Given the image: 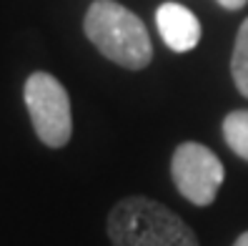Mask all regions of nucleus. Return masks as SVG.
Returning <instances> with one entry per match:
<instances>
[{
    "instance_id": "obj_7",
    "label": "nucleus",
    "mask_w": 248,
    "mask_h": 246,
    "mask_svg": "<svg viewBox=\"0 0 248 246\" xmlns=\"http://www.w3.org/2000/svg\"><path fill=\"white\" fill-rule=\"evenodd\" d=\"M231 73H233V81H236V88L248 98V18L238 28L233 58H231Z\"/></svg>"
},
{
    "instance_id": "obj_4",
    "label": "nucleus",
    "mask_w": 248,
    "mask_h": 246,
    "mask_svg": "<svg viewBox=\"0 0 248 246\" xmlns=\"http://www.w3.org/2000/svg\"><path fill=\"white\" fill-rule=\"evenodd\" d=\"M170 173L173 183L183 194V198H188L196 206L213 204V198L226 179L223 164L218 161V156L211 148L193 141L181 143L176 148L170 161Z\"/></svg>"
},
{
    "instance_id": "obj_8",
    "label": "nucleus",
    "mask_w": 248,
    "mask_h": 246,
    "mask_svg": "<svg viewBox=\"0 0 248 246\" xmlns=\"http://www.w3.org/2000/svg\"><path fill=\"white\" fill-rule=\"evenodd\" d=\"M218 3H221L226 10H238V8H243L248 0H218Z\"/></svg>"
},
{
    "instance_id": "obj_2",
    "label": "nucleus",
    "mask_w": 248,
    "mask_h": 246,
    "mask_svg": "<svg viewBox=\"0 0 248 246\" xmlns=\"http://www.w3.org/2000/svg\"><path fill=\"white\" fill-rule=\"evenodd\" d=\"M85 35L108 61L128 70H143L153 58V46L143 20L113 0H95L85 13Z\"/></svg>"
},
{
    "instance_id": "obj_3",
    "label": "nucleus",
    "mask_w": 248,
    "mask_h": 246,
    "mask_svg": "<svg viewBox=\"0 0 248 246\" xmlns=\"http://www.w3.org/2000/svg\"><path fill=\"white\" fill-rule=\"evenodd\" d=\"M25 106L38 138L50 148H63L73 133L70 98L63 83L50 73H33L25 81Z\"/></svg>"
},
{
    "instance_id": "obj_6",
    "label": "nucleus",
    "mask_w": 248,
    "mask_h": 246,
    "mask_svg": "<svg viewBox=\"0 0 248 246\" xmlns=\"http://www.w3.org/2000/svg\"><path fill=\"white\" fill-rule=\"evenodd\" d=\"M223 138L233 153L248 161V111H233L226 115Z\"/></svg>"
},
{
    "instance_id": "obj_1",
    "label": "nucleus",
    "mask_w": 248,
    "mask_h": 246,
    "mask_svg": "<svg viewBox=\"0 0 248 246\" xmlns=\"http://www.w3.org/2000/svg\"><path fill=\"white\" fill-rule=\"evenodd\" d=\"M113 246H201L178 213L145 196H128L108 216Z\"/></svg>"
},
{
    "instance_id": "obj_9",
    "label": "nucleus",
    "mask_w": 248,
    "mask_h": 246,
    "mask_svg": "<svg viewBox=\"0 0 248 246\" xmlns=\"http://www.w3.org/2000/svg\"><path fill=\"white\" fill-rule=\"evenodd\" d=\"M233 246H248V231H243V234L236 239V244H233Z\"/></svg>"
},
{
    "instance_id": "obj_5",
    "label": "nucleus",
    "mask_w": 248,
    "mask_h": 246,
    "mask_svg": "<svg viewBox=\"0 0 248 246\" xmlns=\"http://www.w3.org/2000/svg\"><path fill=\"white\" fill-rule=\"evenodd\" d=\"M158 33L173 53H188L201 40V23L188 8L178 3H163L155 10Z\"/></svg>"
}]
</instances>
